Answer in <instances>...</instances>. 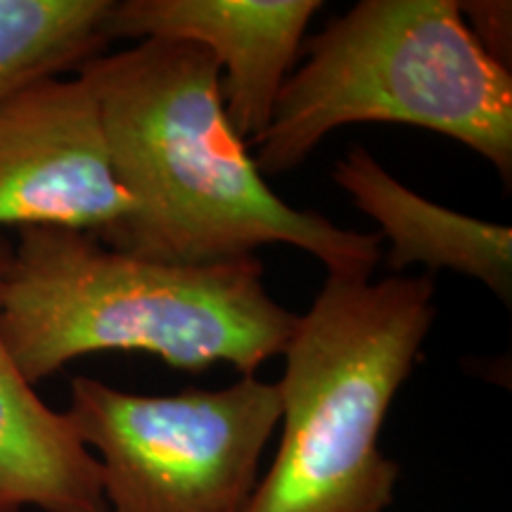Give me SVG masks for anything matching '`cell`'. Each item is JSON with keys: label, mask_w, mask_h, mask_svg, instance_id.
Here are the masks:
<instances>
[{"label": "cell", "mask_w": 512, "mask_h": 512, "mask_svg": "<svg viewBox=\"0 0 512 512\" xmlns=\"http://www.w3.org/2000/svg\"><path fill=\"white\" fill-rule=\"evenodd\" d=\"M100 110L112 171L131 214L107 247L181 266L299 247L328 275L373 278L380 233L339 228L280 200L226 114L221 69L207 48L140 41L76 67Z\"/></svg>", "instance_id": "1"}, {"label": "cell", "mask_w": 512, "mask_h": 512, "mask_svg": "<svg viewBox=\"0 0 512 512\" xmlns=\"http://www.w3.org/2000/svg\"><path fill=\"white\" fill-rule=\"evenodd\" d=\"M297 313L271 297L256 256L207 266L140 259L88 233L24 228L0 294V339L31 387L110 351L242 375L283 354Z\"/></svg>", "instance_id": "2"}, {"label": "cell", "mask_w": 512, "mask_h": 512, "mask_svg": "<svg viewBox=\"0 0 512 512\" xmlns=\"http://www.w3.org/2000/svg\"><path fill=\"white\" fill-rule=\"evenodd\" d=\"M437 316L432 275H328L283 349L280 446L247 512H384L380 430Z\"/></svg>", "instance_id": "3"}, {"label": "cell", "mask_w": 512, "mask_h": 512, "mask_svg": "<svg viewBox=\"0 0 512 512\" xmlns=\"http://www.w3.org/2000/svg\"><path fill=\"white\" fill-rule=\"evenodd\" d=\"M306 55L252 143L261 176L302 166L342 126L403 124L470 147L510 188L512 74L475 41L458 0H363Z\"/></svg>", "instance_id": "4"}, {"label": "cell", "mask_w": 512, "mask_h": 512, "mask_svg": "<svg viewBox=\"0 0 512 512\" xmlns=\"http://www.w3.org/2000/svg\"><path fill=\"white\" fill-rule=\"evenodd\" d=\"M100 467L110 512H247L280 425L278 384L140 396L79 375L64 411Z\"/></svg>", "instance_id": "5"}, {"label": "cell", "mask_w": 512, "mask_h": 512, "mask_svg": "<svg viewBox=\"0 0 512 512\" xmlns=\"http://www.w3.org/2000/svg\"><path fill=\"white\" fill-rule=\"evenodd\" d=\"M128 214L81 76H43L0 98V233L60 228L110 245Z\"/></svg>", "instance_id": "6"}, {"label": "cell", "mask_w": 512, "mask_h": 512, "mask_svg": "<svg viewBox=\"0 0 512 512\" xmlns=\"http://www.w3.org/2000/svg\"><path fill=\"white\" fill-rule=\"evenodd\" d=\"M320 0H119L105 34L138 41H183L207 48L219 69L226 114L252 145L271 124L306 27Z\"/></svg>", "instance_id": "7"}, {"label": "cell", "mask_w": 512, "mask_h": 512, "mask_svg": "<svg viewBox=\"0 0 512 512\" xmlns=\"http://www.w3.org/2000/svg\"><path fill=\"white\" fill-rule=\"evenodd\" d=\"M332 181L389 240L384 264L394 275L411 266L448 268L484 283L505 306L512 302V230L434 204L389 174L366 147H349Z\"/></svg>", "instance_id": "8"}, {"label": "cell", "mask_w": 512, "mask_h": 512, "mask_svg": "<svg viewBox=\"0 0 512 512\" xmlns=\"http://www.w3.org/2000/svg\"><path fill=\"white\" fill-rule=\"evenodd\" d=\"M12 242L0 233V294ZM110 512L98 460L24 380L0 339V512Z\"/></svg>", "instance_id": "9"}, {"label": "cell", "mask_w": 512, "mask_h": 512, "mask_svg": "<svg viewBox=\"0 0 512 512\" xmlns=\"http://www.w3.org/2000/svg\"><path fill=\"white\" fill-rule=\"evenodd\" d=\"M112 0H0V98L105 53Z\"/></svg>", "instance_id": "10"}, {"label": "cell", "mask_w": 512, "mask_h": 512, "mask_svg": "<svg viewBox=\"0 0 512 512\" xmlns=\"http://www.w3.org/2000/svg\"><path fill=\"white\" fill-rule=\"evenodd\" d=\"M460 15L475 41L491 60L510 69L512 60V5L508 0H458Z\"/></svg>", "instance_id": "11"}]
</instances>
